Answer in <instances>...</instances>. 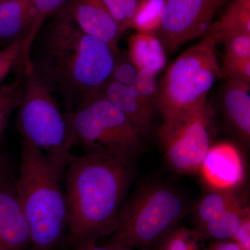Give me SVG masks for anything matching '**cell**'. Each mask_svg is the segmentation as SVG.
<instances>
[{
  "instance_id": "cell-15",
  "label": "cell",
  "mask_w": 250,
  "mask_h": 250,
  "mask_svg": "<svg viewBox=\"0 0 250 250\" xmlns=\"http://www.w3.org/2000/svg\"><path fill=\"white\" fill-rule=\"evenodd\" d=\"M250 83L227 81L223 89V104L227 119L245 142L250 139Z\"/></svg>"
},
{
  "instance_id": "cell-23",
  "label": "cell",
  "mask_w": 250,
  "mask_h": 250,
  "mask_svg": "<svg viewBox=\"0 0 250 250\" xmlns=\"http://www.w3.org/2000/svg\"><path fill=\"white\" fill-rule=\"evenodd\" d=\"M156 75L150 70L139 69L137 77L132 85L143 103L153 111H155L157 108L159 94Z\"/></svg>"
},
{
  "instance_id": "cell-30",
  "label": "cell",
  "mask_w": 250,
  "mask_h": 250,
  "mask_svg": "<svg viewBox=\"0 0 250 250\" xmlns=\"http://www.w3.org/2000/svg\"><path fill=\"white\" fill-rule=\"evenodd\" d=\"M231 241L237 243L243 250H250V215L243 220Z\"/></svg>"
},
{
  "instance_id": "cell-9",
  "label": "cell",
  "mask_w": 250,
  "mask_h": 250,
  "mask_svg": "<svg viewBox=\"0 0 250 250\" xmlns=\"http://www.w3.org/2000/svg\"><path fill=\"white\" fill-rule=\"evenodd\" d=\"M228 0H165L159 39L169 52L205 36Z\"/></svg>"
},
{
  "instance_id": "cell-14",
  "label": "cell",
  "mask_w": 250,
  "mask_h": 250,
  "mask_svg": "<svg viewBox=\"0 0 250 250\" xmlns=\"http://www.w3.org/2000/svg\"><path fill=\"white\" fill-rule=\"evenodd\" d=\"M101 93L128 118L141 137L149 132L154 111L143 103L132 85L127 86L110 80Z\"/></svg>"
},
{
  "instance_id": "cell-16",
  "label": "cell",
  "mask_w": 250,
  "mask_h": 250,
  "mask_svg": "<svg viewBox=\"0 0 250 250\" xmlns=\"http://www.w3.org/2000/svg\"><path fill=\"white\" fill-rule=\"evenodd\" d=\"M127 41L128 57L138 69H146L158 75L166 66V49L154 34L137 32Z\"/></svg>"
},
{
  "instance_id": "cell-19",
  "label": "cell",
  "mask_w": 250,
  "mask_h": 250,
  "mask_svg": "<svg viewBox=\"0 0 250 250\" xmlns=\"http://www.w3.org/2000/svg\"><path fill=\"white\" fill-rule=\"evenodd\" d=\"M242 200L234 190H210L202 196L195 209L197 228L216 218Z\"/></svg>"
},
{
  "instance_id": "cell-7",
  "label": "cell",
  "mask_w": 250,
  "mask_h": 250,
  "mask_svg": "<svg viewBox=\"0 0 250 250\" xmlns=\"http://www.w3.org/2000/svg\"><path fill=\"white\" fill-rule=\"evenodd\" d=\"M17 125L21 138L66 168L72 155L71 136L66 113L54 95L31 72L24 71Z\"/></svg>"
},
{
  "instance_id": "cell-25",
  "label": "cell",
  "mask_w": 250,
  "mask_h": 250,
  "mask_svg": "<svg viewBox=\"0 0 250 250\" xmlns=\"http://www.w3.org/2000/svg\"><path fill=\"white\" fill-rule=\"evenodd\" d=\"M29 50L28 39L18 41L0 50V82L18 63L24 64Z\"/></svg>"
},
{
  "instance_id": "cell-3",
  "label": "cell",
  "mask_w": 250,
  "mask_h": 250,
  "mask_svg": "<svg viewBox=\"0 0 250 250\" xmlns=\"http://www.w3.org/2000/svg\"><path fill=\"white\" fill-rule=\"evenodd\" d=\"M65 167L21 138L15 189L30 228L31 250H59L65 243L67 211L62 178Z\"/></svg>"
},
{
  "instance_id": "cell-20",
  "label": "cell",
  "mask_w": 250,
  "mask_h": 250,
  "mask_svg": "<svg viewBox=\"0 0 250 250\" xmlns=\"http://www.w3.org/2000/svg\"><path fill=\"white\" fill-rule=\"evenodd\" d=\"M165 0H141L131 28L137 32L154 34L162 21Z\"/></svg>"
},
{
  "instance_id": "cell-12",
  "label": "cell",
  "mask_w": 250,
  "mask_h": 250,
  "mask_svg": "<svg viewBox=\"0 0 250 250\" xmlns=\"http://www.w3.org/2000/svg\"><path fill=\"white\" fill-rule=\"evenodd\" d=\"M30 228L11 182L0 188V250H31Z\"/></svg>"
},
{
  "instance_id": "cell-28",
  "label": "cell",
  "mask_w": 250,
  "mask_h": 250,
  "mask_svg": "<svg viewBox=\"0 0 250 250\" xmlns=\"http://www.w3.org/2000/svg\"><path fill=\"white\" fill-rule=\"evenodd\" d=\"M221 77L227 80L239 81L250 83V58L224 59L220 67Z\"/></svg>"
},
{
  "instance_id": "cell-6",
  "label": "cell",
  "mask_w": 250,
  "mask_h": 250,
  "mask_svg": "<svg viewBox=\"0 0 250 250\" xmlns=\"http://www.w3.org/2000/svg\"><path fill=\"white\" fill-rule=\"evenodd\" d=\"M220 39L213 23L202 40L177 57L163 78L157 109L164 121L200 107L215 82L221 78L216 47Z\"/></svg>"
},
{
  "instance_id": "cell-13",
  "label": "cell",
  "mask_w": 250,
  "mask_h": 250,
  "mask_svg": "<svg viewBox=\"0 0 250 250\" xmlns=\"http://www.w3.org/2000/svg\"><path fill=\"white\" fill-rule=\"evenodd\" d=\"M36 16L29 0L0 1V44L2 48L26 39L29 47Z\"/></svg>"
},
{
  "instance_id": "cell-8",
  "label": "cell",
  "mask_w": 250,
  "mask_h": 250,
  "mask_svg": "<svg viewBox=\"0 0 250 250\" xmlns=\"http://www.w3.org/2000/svg\"><path fill=\"white\" fill-rule=\"evenodd\" d=\"M213 117L207 102L186 114L164 121L158 129V139L171 170L181 174L200 171L212 146Z\"/></svg>"
},
{
  "instance_id": "cell-5",
  "label": "cell",
  "mask_w": 250,
  "mask_h": 250,
  "mask_svg": "<svg viewBox=\"0 0 250 250\" xmlns=\"http://www.w3.org/2000/svg\"><path fill=\"white\" fill-rule=\"evenodd\" d=\"M70 127L72 148L85 154L134 162L142 154V137L131 122L115 105L96 94L65 112Z\"/></svg>"
},
{
  "instance_id": "cell-29",
  "label": "cell",
  "mask_w": 250,
  "mask_h": 250,
  "mask_svg": "<svg viewBox=\"0 0 250 250\" xmlns=\"http://www.w3.org/2000/svg\"><path fill=\"white\" fill-rule=\"evenodd\" d=\"M225 44V59L250 58V34H238L223 41Z\"/></svg>"
},
{
  "instance_id": "cell-21",
  "label": "cell",
  "mask_w": 250,
  "mask_h": 250,
  "mask_svg": "<svg viewBox=\"0 0 250 250\" xmlns=\"http://www.w3.org/2000/svg\"><path fill=\"white\" fill-rule=\"evenodd\" d=\"M202 239L197 231L177 226L161 242L159 250H205L200 248Z\"/></svg>"
},
{
  "instance_id": "cell-32",
  "label": "cell",
  "mask_w": 250,
  "mask_h": 250,
  "mask_svg": "<svg viewBox=\"0 0 250 250\" xmlns=\"http://www.w3.org/2000/svg\"><path fill=\"white\" fill-rule=\"evenodd\" d=\"M72 250H130L127 248L116 244V243H111L106 246H98L97 243H91V244L84 245L75 248Z\"/></svg>"
},
{
  "instance_id": "cell-26",
  "label": "cell",
  "mask_w": 250,
  "mask_h": 250,
  "mask_svg": "<svg viewBox=\"0 0 250 250\" xmlns=\"http://www.w3.org/2000/svg\"><path fill=\"white\" fill-rule=\"evenodd\" d=\"M35 9L36 20L34 29L31 33V40L44 24L45 20L57 14L63 7L67 0H29Z\"/></svg>"
},
{
  "instance_id": "cell-1",
  "label": "cell",
  "mask_w": 250,
  "mask_h": 250,
  "mask_svg": "<svg viewBox=\"0 0 250 250\" xmlns=\"http://www.w3.org/2000/svg\"><path fill=\"white\" fill-rule=\"evenodd\" d=\"M50 18L31 42L24 71L59 95L70 112L101 93L120 50L81 30L62 8Z\"/></svg>"
},
{
  "instance_id": "cell-22",
  "label": "cell",
  "mask_w": 250,
  "mask_h": 250,
  "mask_svg": "<svg viewBox=\"0 0 250 250\" xmlns=\"http://www.w3.org/2000/svg\"><path fill=\"white\" fill-rule=\"evenodd\" d=\"M22 77L0 90V139L4 134L11 112L19 106L22 97Z\"/></svg>"
},
{
  "instance_id": "cell-31",
  "label": "cell",
  "mask_w": 250,
  "mask_h": 250,
  "mask_svg": "<svg viewBox=\"0 0 250 250\" xmlns=\"http://www.w3.org/2000/svg\"><path fill=\"white\" fill-rule=\"evenodd\" d=\"M12 182V172L9 161L0 152V188Z\"/></svg>"
},
{
  "instance_id": "cell-11",
  "label": "cell",
  "mask_w": 250,
  "mask_h": 250,
  "mask_svg": "<svg viewBox=\"0 0 250 250\" xmlns=\"http://www.w3.org/2000/svg\"><path fill=\"white\" fill-rule=\"evenodd\" d=\"M62 9L85 34L119 51L124 34L101 0H67Z\"/></svg>"
},
{
  "instance_id": "cell-33",
  "label": "cell",
  "mask_w": 250,
  "mask_h": 250,
  "mask_svg": "<svg viewBox=\"0 0 250 250\" xmlns=\"http://www.w3.org/2000/svg\"><path fill=\"white\" fill-rule=\"evenodd\" d=\"M205 250H243L233 241H215Z\"/></svg>"
},
{
  "instance_id": "cell-17",
  "label": "cell",
  "mask_w": 250,
  "mask_h": 250,
  "mask_svg": "<svg viewBox=\"0 0 250 250\" xmlns=\"http://www.w3.org/2000/svg\"><path fill=\"white\" fill-rule=\"evenodd\" d=\"M250 215L249 207L242 200L197 229V231L202 238L215 241H231L244 219Z\"/></svg>"
},
{
  "instance_id": "cell-34",
  "label": "cell",
  "mask_w": 250,
  "mask_h": 250,
  "mask_svg": "<svg viewBox=\"0 0 250 250\" xmlns=\"http://www.w3.org/2000/svg\"><path fill=\"white\" fill-rule=\"evenodd\" d=\"M4 1V0H0V1Z\"/></svg>"
},
{
  "instance_id": "cell-10",
  "label": "cell",
  "mask_w": 250,
  "mask_h": 250,
  "mask_svg": "<svg viewBox=\"0 0 250 250\" xmlns=\"http://www.w3.org/2000/svg\"><path fill=\"white\" fill-rule=\"evenodd\" d=\"M199 172L212 190H234L244 179L243 159L229 143L211 146Z\"/></svg>"
},
{
  "instance_id": "cell-2",
  "label": "cell",
  "mask_w": 250,
  "mask_h": 250,
  "mask_svg": "<svg viewBox=\"0 0 250 250\" xmlns=\"http://www.w3.org/2000/svg\"><path fill=\"white\" fill-rule=\"evenodd\" d=\"M134 162L72 154L66 166L65 243L74 250L111 236L132 182Z\"/></svg>"
},
{
  "instance_id": "cell-27",
  "label": "cell",
  "mask_w": 250,
  "mask_h": 250,
  "mask_svg": "<svg viewBox=\"0 0 250 250\" xmlns=\"http://www.w3.org/2000/svg\"><path fill=\"white\" fill-rule=\"evenodd\" d=\"M139 69L130 61L127 56L118 54L112 72L111 80L121 84L131 86L137 77Z\"/></svg>"
},
{
  "instance_id": "cell-4",
  "label": "cell",
  "mask_w": 250,
  "mask_h": 250,
  "mask_svg": "<svg viewBox=\"0 0 250 250\" xmlns=\"http://www.w3.org/2000/svg\"><path fill=\"white\" fill-rule=\"evenodd\" d=\"M187 212L177 189L161 182L145 184L122 206L111 243L129 250L159 246Z\"/></svg>"
},
{
  "instance_id": "cell-18",
  "label": "cell",
  "mask_w": 250,
  "mask_h": 250,
  "mask_svg": "<svg viewBox=\"0 0 250 250\" xmlns=\"http://www.w3.org/2000/svg\"><path fill=\"white\" fill-rule=\"evenodd\" d=\"M214 24L221 42L238 34L250 35V0L233 1Z\"/></svg>"
},
{
  "instance_id": "cell-24",
  "label": "cell",
  "mask_w": 250,
  "mask_h": 250,
  "mask_svg": "<svg viewBox=\"0 0 250 250\" xmlns=\"http://www.w3.org/2000/svg\"><path fill=\"white\" fill-rule=\"evenodd\" d=\"M123 32L131 28L141 0H101Z\"/></svg>"
}]
</instances>
